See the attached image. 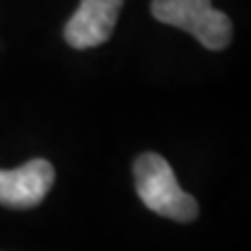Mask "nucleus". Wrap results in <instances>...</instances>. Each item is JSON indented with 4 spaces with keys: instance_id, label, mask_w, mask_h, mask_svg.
Instances as JSON below:
<instances>
[{
    "instance_id": "1",
    "label": "nucleus",
    "mask_w": 251,
    "mask_h": 251,
    "mask_svg": "<svg viewBox=\"0 0 251 251\" xmlns=\"http://www.w3.org/2000/svg\"><path fill=\"white\" fill-rule=\"evenodd\" d=\"M136 193L145 205L163 218L191 222L199 216V203L180 188L170 163L157 153H143L134 163Z\"/></svg>"
},
{
    "instance_id": "2",
    "label": "nucleus",
    "mask_w": 251,
    "mask_h": 251,
    "mask_svg": "<svg viewBox=\"0 0 251 251\" xmlns=\"http://www.w3.org/2000/svg\"><path fill=\"white\" fill-rule=\"evenodd\" d=\"M153 17L193 34L209 50H222L230 44L232 23L211 6V0H153Z\"/></svg>"
},
{
    "instance_id": "4",
    "label": "nucleus",
    "mask_w": 251,
    "mask_h": 251,
    "mask_svg": "<svg viewBox=\"0 0 251 251\" xmlns=\"http://www.w3.org/2000/svg\"><path fill=\"white\" fill-rule=\"evenodd\" d=\"M124 0H82L80 9L65 25V40L77 50L92 49L109 40L120 17Z\"/></svg>"
},
{
    "instance_id": "3",
    "label": "nucleus",
    "mask_w": 251,
    "mask_h": 251,
    "mask_svg": "<svg viewBox=\"0 0 251 251\" xmlns=\"http://www.w3.org/2000/svg\"><path fill=\"white\" fill-rule=\"evenodd\" d=\"M54 182V168L46 159H31L15 170H0V205L29 209L44 201Z\"/></svg>"
}]
</instances>
